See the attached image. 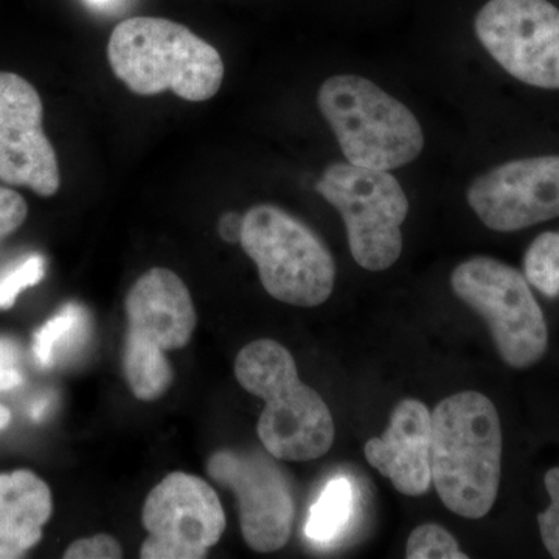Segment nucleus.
Listing matches in <instances>:
<instances>
[{"label": "nucleus", "instance_id": "nucleus-6", "mask_svg": "<svg viewBox=\"0 0 559 559\" xmlns=\"http://www.w3.org/2000/svg\"><path fill=\"white\" fill-rule=\"evenodd\" d=\"M451 286L488 323L503 362L527 369L546 355V319L520 271L491 257H473L452 272Z\"/></svg>", "mask_w": 559, "mask_h": 559}, {"label": "nucleus", "instance_id": "nucleus-29", "mask_svg": "<svg viewBox=\"0 0 559 559\" xmlns=\"http://www.w3.org/2000/svg\"><path fill=\"white\" fill-rule=\"evenodd\" d=\"M91 3H95V5H106L110 0H90Z\"/></svg>", "mask_w": 559, "mask_h": 559}, {"label": "nucleus", "instance_id": "nucleus-4", "mask_svg": "<svg viewBox=\"0 0 559 559\" xmlns=\"http://www.w3.org/2000/svg\"><path fill=\"white\" fill-rule=\"evenodd\" d=\"M318 105L349 164L395 170L425 146L417 117L364 76H331L320 86Z\"/></svg>", "mask_w": 559, "mask_h": 559}, {"label": "nucleus", "instance_id": "nucleus-18", "mask_svg": "<svg viewBox=\"0 0 559 559\" xmlns=\"http://www.w3.org/2000/svg\"><path fill=\"white\" fill-rule=\"evenodd\" d=\"M87 312L79 304H69L47 320L35 334L33 355L40 367H51L60 349L73 347L86 336Z\"/></svg>", "mask_w": 559, "mask_h": 559}, {"label": "nucleus", "instance_id": "nucleus-15", "mask_svg": "<svg viewBox=\"0 0 559 559\" xmlns=\"http://www.w3.org/2000/svg\"><path fill=\"white\" fill-rule=\"evenodd\" d=\"M51 509L50 488L32 471L0 474V540L16 551L14 557L39 543Z\"/></svg>", "mask_w": 559, "mask_h": 559}, {"label": "nucleus", "instance_id": "nucleus-17", "mask_svg": "<svg viewBox=\"0 0 559 559\" xmlns=\"http://www.w3.org/2000/svg\"><path fill=\"white\" fill-rule=\"evenodd\" d=\"M352 511V481L347 477H334L325 485L319 499L311 507L305 533L312 543H330L348 524Z\"/></svg>", "mask_w": 559, "mask_h": 559}, {"label": "nucleus", "instance_id": "nucleus-8", "mask_svg": "<svg viewBox=\"0 0 559 559\" xmlns=\"http://www.w3.org/2000/svg\"><path fill=\"white\" fill-rule=\"evenodd\" d=\"M481 46L513 79L559 90V9L549 0H489L476 17Z\"/></svg>", "mask_w": 559, "mask_h": 559}, {"label": "nucleus", "instance_id": "nucleus-5", "mask_svg": "<svg viewBox=\"0 0 559 559\" xmlns=\"http://www.w3.org/2000/svg\"><path fill=\"white\" fill-rule=\"evenodd\" d=\"M240 245L259 267L270 296L312 308L330 299L336 266L329 248L300 219L275 205H255L242 216Z\"/></svg>", "mask_w": 559, "mask_h": 559}, {"label": "nucleus", "instance_id": "nucleus-13", "mask_svg": "<svg viewBox=\"0 0 559 559\" xmlns=\"http://www.w3.org/2000/svg\"><path fill=\"white\" fill-rule=\"evenodd\" d=\"M432 414L418 400H403L390 415L380 439L367 441V462L392 481L401 495L421 496L432 484Z\"/></svg>", "mask_w": 559, "mask_h": 559}, {"label": "nucleus", "instance_id": "nucleus-24", "mask_svg": "<svg viewBox=\"0 0 559 559\" xmlns=\"http://www.w3.org/2000/svg\"><path fill=\"white\" fill-rule=\"evenodd\" d=\"M121 557H123V550L119 540L109 535L75 540L70 544L64 554L66 559H119Z\"/></svg>", "mask_w": 559, "mask_h": 559}, {"label": "nucleus", "instance_id": "nucleus-3", "mask_svg": "<svg viewBox=\"0 0 559 559\" xmlns=\"http://www.w3.org/2000/svg\"><path fill=\"white\" fill-rule=\"evenodd\" d=\"M108 60L117 79L142 97L170 91L182 100L200 103L223 86L218 50L186 25L164 17L120 22L109 38Z\"/></svg>", "mask_w": 559, "mask_h": 559}, {"label": "nucleus", "instance_id": "nucleus-10", "mask_svg": "<svg viewBox=\"0 0 559 559\" xmlns=\"http://www.w3.org/2000/svg\"><path fill=\"white\" fill-rule=\"evenodd\" d=\"M210 477L230 488L240 503L242 538L260 554L286 546L296 506L293 489L277 463L261 454L219 451L209 460Z\"/></svg>", "mask_w": 559, "mask_h": 559}, {"label": "nucleus", "instance_id": "nucleus-1", "mask_svg": "<svg viewBox=\"0 0 559 559\" xmlns=\"http://www.w3.org/2000/svg\"><path fill=\"white\" fill-rule=\"evenodd\" d=\"M502 429L498 409L479 392H460L432 414V481L448 510L487 516L498 499Z\"/></svg>", "mask_w": 559, "mask_h": 559}, {"label": "nucleus", "instance_id": "nucleus-9", "mask_svg": "<svg viewBox=\"0 0 559 559\" xmlns=\"http://www.w3.org/2000/svg\"><path fill=\"white\" fill-rule=\"evenodd\" d=\"M142 520L148 532L143 559L205 558L226 528L215 489L186 473H173L151 489Z\"/></svg>", "mask_w": 559, "mask_h": 559}, {"label": "nucleus", "instance_id": "nucleus-20", "mask_svg": "<svg viewBox=\"0 0 559 559\" xmlns=\"http://www.w3.org/2000/svg\"><path fill=\"white\" fill-rule=\"evenodd\" d=\"M406 557L409 559H466L457 539L447 528L437 524L419 525L407 540Z\"/></svg>", "mask_w": 559, "mask_h": 559}, {"label": "nucleus", "instance_id": "nucleus-14", "mask_svg": "<svg viewBox=\"0 0 559 559\" xmlns=\"http://www.w3.org/2000/svg\"><path fill=\"white\" fill-rule=\"evenodd\" d=\"M124 310L128 333L164 352L186 347L197 329V311L186 283L165 267H153L132 285Z\"/></svg>", "mask_w": 559, "mask_h": 559}, {"label": "nucleus", "instance_id": "nucleus-27", "mask_svg": "<svg viewBox=\"0 0 559 559\" xmlns=\"http://www.w3.org/2000/svg\"><path fill=\"white\" fill-rule=\"evenodd\" d=\"M49 409V400H40L38 403L33 404L32 407V418L40 419L46 415V411Z\"/></svg>", "mask_w": 559, "mask_h": 559}, {"label": "nucleus", "instance_id": "nucleus-28", "mask_svg": "<svg viewBox=\"0 0 559 559\" xmlns=\"http://www.w3.org/2000/svg\"><path fill=\"white\" fill-rule=\"evenodd\" d=\"M11 423V412L0 404V430H3Z\"/></svg>", "mask_w": 559, "mask_h": 559}, {"label": "nucleus", "instance_id": "nucleus-26", "mask_svg": "<svg viewBox=\"0 0 559 559\" xmlns=\"http://www.w3.org/2000/svg\"><path fill=\"white\" fill-rule=\"evenodd\" d=\"M242 231V216L237 213H227L219 219V235L224 241L240 242Z\"/></svg>", "mask_w": 559, "mask_h": 559}, {"label": "nucleus", "instance_id": "nucleus-23", "mask_svg": "<svg viewBox=\"0 0 559 559\" xmlns=\"http://www.w3.org/2000/svg\"><path fill=\"white\" fill-rule=\"evenodd\" d=\"M28 215V205L16 190L0 186V242L14 234Z\"/></svg>", "mask_w": 559, "mask_h": 559}, {"label": "nucleus", "instance_id": "nucleus-19", "mask_svg": "<svg viewBox=\"0 0 559 559\" xmlns=\"http://www.w3.org/2000/svg\"><path fill=\"white\" fill-rule=\"evenodd\" d=\"M525 278L547 297L559 296V231H544L524 257Z\"/></svg>", "mask_w": 559, "mask_h": 559}, {"label": "nucleus", "instance_id": "nucleus-11", "mask_svg": "<svg viewBox=\"0 0 559 559\" xmlns=\"http://www.w3.org/2000/svg\"><path fill=\"white\" fill-rule=\"evenodd\" d=\"M0 180L43 198L61 187L57 151L44 132V106L27 80L0 72Z\"/></svg>", "mask_w": 559, "mask_h": 559}, {"label": "nucleus", "instance_id": "nucleus-7", "mask_svg": "<svg viewBox=\"0 0 559 559\" xmlns=\"http://www.w3.org/2000/svg\"><path fill=\"white\" fill-rule=\"evenodd\" d=\"M320 197L341 213L353 259L364 270H389L403 250L401 226L409 201L389 171L333 164L316 183Z\"/></svg>", "mask_w": 559, "mask_h": 559}, {"label": "nucleus", "instance_id": "nucleus-2", "mask_svg": "<svg viewBox=\"0 0 559 559\" xmlns=\"http://www.w3.org/2000/svg\"><path fill=\"white\" fill-rule=\"evenodd\" d=\"M235 377L266 403L257 432L271 457L310 462L331 450L333 415L322 396L300 381L296 360L282 344L250 342L238 353Z\"/></svg>", "mask_w": 559, "mask_h": 559}, {"label": "nucleus", "instance_id": "nucleus-12", "mask_svg": "<svg viewBox=\"0 0 559 559\" xmlns=\"http://www.w3.org/2000/svg\"><path fill=\"white\" fill-rule=\"evenodd\" d=\"M468 202L491 230L516 231L559 218V156L492 168L471 183Z\"/></svg>", "mask_w": 559, "mask_h": 559}, {"label": "nucleus", "instance_id": "nucleus-22", "mask_svg": "<svg viewBox=\"0 0 559 559\" xmlns=\"http://www.w3.org/2000/svg\"><path fill=\"white\" fill-rule=\"evenodd\" d=\"M550 506L538 514L540 538L551 558L559 559V468L547 471L544 477Z\"/></svg>", "mask_w": 559, "mask_h": 559}, {"label": "nucleus", "instance_id": "nucleus-25", "mask_svg": "<svg viewBox=\"0 0 559 559\" xmlns=\"http://www.w3.org/2000/svg\"><path fill=\"white\" fill-rule=\"evenodd\" d=\"M17 362H20V352L16 345L0 337V392L20 388L22 384V373Z\"/></svg>", "mask_w": 559, "mask_h": 559}, {"label": "nucleus", "instance_id": "nucleus-16", "mask_svg": "<svg viewBox=\"0 0 559 559\" xmlns=\"http://www.w3.org/2000/svg\"><path fill=\"white\" fill-rule=\"evenodd\" d=\"M123 370L131 392L140 401L159 400L173 382L170 360L153 342L127 333Z\"/></svg>", "mask_w": 559, "mask_h": 559}, {"label": "nucleus", "instance_id": "nucleus-21", "mask_svg": "<svg viewBox=\"0 0 559 559\" xmlns=\"http://www.w3.org/2000/svg\"><path fill=\"white\" fill-rule=\"evenodd\" d=\"M44 275H46V260L38 253L27 257L13 270L7 271L0 277V310L13 307L22 290L38 285Z\"/></svg>", "mask_w": 559, "mask_h": 559}]
</instances>
